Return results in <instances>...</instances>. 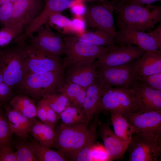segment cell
Here are the masks:
<instances>
[{
  "mask_svg": "<svg viewBox=\"0 0 161 161\" xmlns=\"http://www.w3.org/2000/svg\"><path fill=\"white\" fill-rule=\"evenodd\" d=\"M111 2L117 16L118 28H126L148 32L161 21L160 5L139 6L117 0Z\"/></svg>",
  "mask_w": 161,
  "mask_h": 161,
  "instance_id": "obj_1",
  "label": "cell"
},
{
  "mask_svg": "<svg viewBox=\"0 0 161 161\" xmlns=\"http://www.w3.org/2000/svg\"><path fill=\"white\" fill-rule=\"evenodd\" d=\"M89 127L86 123L67 124L61 123L55 128L53 145L67 161H75L78 154L95 129L97 118Z\"/></svg>",
  "mask_w": 161,
  "mask_h": 161,
  "instance_id": "obj_2",
  "label": "cell"
},
{
  "mask_svg": "<svg viewBox=\"0 0 161 161\" xmlns=\"http://www.w3.org/2000/svg\"><path fill=\"white\" fill-rule=\"evenodd\" d=\"M5 47L0 51V68L4 82L13 89L21 83L27 74L25 66V42Z\"/></svg>",
  "mask_w": 161,
  "mask_h": 161,
  "instance_id": "obj_3",
  "label": "cell"
},
{
  "mask_svg": "<svg viewBox=\"0 0 161 161\" xmlns=\"http://www.w3.org/2000/svg\"><path fill=\"white\" fill-rule=\"evenodd\" d=\"M64 69L42 73H28L17 88L35 98L58 93V89L64 82Z\"/></svg>",
  "mask_w": 161,
  "mask_h": 161,
  "instance_id": "obj_4",
  "label": "cell"
},
{
  "mask_svg": "<svg viewBox=\"0 0 161 161\" xmlns=\"http://www.w3.org/2000/svg\"><path fill=\"white\" fill-rule=\"evenodd\" d=\"M63 39L66 55L63 64L65 67L94 62L116 47L96 46L77 40L73 36L64 37Z\"/></svg>",
  "mask_w": 161,
  "mask_h": 161,
  "instance_id": "obj_5",
  "label": "cell"
},
{
  "mask_svg": "<svg viewBox=\"0 0 161 161\" xmlns=\"http://www.w3.org/2000/svg\"><path fill=\"white\" fill-rule=\"evenodd\" d=\"M101 111L121 114L123 115L136 112L131 89L123 87H102L99 112Z\"/></svg>",
  "mask_w": 161,
  "mask_h": 161,
  "instance_id": "obj_6",
  "label": "cell"
},
{
  "mask_svg": "<svg viewBox=\"0 0 161 161\" xmlns=\"http://www.w3.org/2000/svg\"><path fill=\"white\" fill-rule=\"evenodd\" d=\"M123 116L134 134L161 142V111L134 112Z\"/></svg>",
  "mask_w": 161,
  "mask_h": 161,
  "instance_id": "obj_7",
  "label": "cell"
},
{
  "mask_svg": "<svg viewBox=\"0 0 161 161\" xmlns=\"http://www.w3.org/2000/svg\"><path fill=\"white\" fill-rule=\"evenodd\" d=\"M114 12L111 2L92 5L87 8L84 19L89 27L103 31L115 39L117 31L114 24Z\"/></svg>",
  "mask_w": 161,
  "mask_h": 161,
  "instance_id": "obj_8",
  "label": "cell"
},
{
  "mask_svg": "<svg viewBox=\"0 0 161 161\" xmlns=\"http://www.w3.org/2000/svg\"><path fill=\"white\" fill-rule=\"evenodd\" d=\"M137 59L122 65L98 69L97 77L102 87L130 88L135 80L133 71Z\"/></svg>",
  "mask_w": 161,
  "mask_h": 161,
  "instance_id": "obj_9",
  "label": "cell"
},
{
  "mask_svg": "<svg viewBox=\"0 0 161 161\" xmlns=\"http://www.w3.org/2000/svg\"><path fill=\"white\" fill-rule=\"evenodd\" d=\"M25 63L27 73H42L65 69L59 56L43 52L29 44L27 46Z\"/></svg>",
  "mask_w": 161,
  "mask_h": 161,
  "instance_id": "obj_10",
  "label": "cell"
},
{
  "mask_svg": "<svg viewBox=\"0 0 161 161\" xmlns=\"http://www.w3.org/2000/svg\"><path fill=\"white\" fill-rule=\"evenodd\" d=\"M129 161H159L161 142L134 133L129 145Z\"/></svg>",
  "mask_w": 161,
  "mask_h": 161,
  "instance_id": "obj_11",
  "label": "cell"
},
{
  "mask_svg": "<svg viewBox=\"0 0 161 161\" xmlns=\"http://www.w3.org/2000/svg\"><path fill=\"white\" fill-rule=\"evenodd\" d=\"M30 37L29 45L40 50L60 56L64 53L65 44L63 37L55 33L47 22Z\"/></svg>",
  "mask_w": 161,
  "mask_h": 161,
  "instance_id": "obj_12",
  "label": "cell"
},
{
  "mask_svg": "<svg viewBox=\"0 0 161 161\" xmlns=\"http://www.w3.org/2000/svg\"><path fill=\"white\" fill-rule=\"evenodd\" d=\"M44 5L40 14L31 23L27 26L24 32L16 38L18 42L25 41L27 39L47 21L49 17L52 14L61 13L70 8L75 0H44Z\"/></svg>",
  "mask_w": 161,
  "mask_h": 161,
  "instance_id": "obj_13",
  "label": "cell"
},
{
  "mask_svg": "<svg viewBox=\"0 0 161 161\" xmlns=\"http://www.w3.org/2000/svg\"><path fill=\"white\" fill-rule=\"evenodd\" d=\"M145 52L131 45L117 46L98 59L95 64L98 69L122 65L139 58Z\"/></svg>",
  "mask_w": 161,
  "mask_h": 161,
  "instance_id": "obj_14",
  "label": "cell"
},
{
  "mask_svg": "<svg viewBox=\"0 0 161 161\" xmlns=\"http://www.w3.org/2000/svg\"><path fill=\"white\" fill-rule=\"evenodd\" d=\"M137 111H161V91L154 89L134 80L130 87Z\"/></svg>",
  "mask_w": 161,
  "mask_h": 161,
  "instance_id": "obj_15",
  "label": "cell"
},
{
  "mask_svg": "<svg viewBox=\"0 0 161 161\" xmlns=\"http://www.w3.org/2000/svg\"><path fill=\"white\" fill-rule=\"evenodd\" d=\"M114 41L119 46L131 45L145 51L161 53V51L154 39L145 32L126 28H119Z\"/></svg>",
  "mask_w": 161,
  "mask_h": 161,
  "instance_id": "obj_16",
  "label": "cell"
},
{
  "mask_svg": "<svg viewBox=\"0 0 161 161\" xmlns=\"http://www.w3.org/2000/svg\"><path fill=\"white\" fill-rule=\"evenodd\" d=\"M44 0H18L14 2L10 24L27 25L36 18L44 8Z\"/></svg>",
  "mask_w": 161,
  "mask_h": 161,
  "instance_id": "obj_17",
  "label": "cell"
},
{
  "mask_svg": "<svg viewBox=\"0 0 161 161\" xmlns=\"http://www.w3.org/2000/svg\"><path fill=\"white\" fill-rule=\"evenodd\" d=\"M99 131L110 161L120 159L127 150L130 142L119 138L107 123H98Z\"/></svg>",
  "mask_w": 161,
  "mask_h": 161,
  "instance_id": "obj_18",
  "label": "cell"
},
{
  "mask_svg": "<svg viewBox=\"0 0 161 161\" xmlns=\"http://www.w3.org/2000/svg\"><path fill=\"white\" fill-rule=\"evenodd\" d=\"M98 68L94 61L69 67L65 76V82L76 84L86 89L97 77Z\"/></svg>",
  "mask_w": 161,
  "mask_h": 161,
  "instance_id": "obj_19",
  "label": "cell"
},
{
  "mask_svg": "<svg viewBox=\"0 0 161 161\" xmlns=\"http://www.w3.org/2000/svg\"><path fill=\"white\" fill-rule=\"evenodd\" d=\"M161 72V53L145 51L137 59L134 67V80Z\"/></svg>",
  "mask_w": 161,
  "mask_h": 161,
  "instance_id": "obj_20",
  "label": "cell"
},
{
  "mask_svg": "<svg viewBox=\"0 0 161 161\" xmlns=\"http://www.w3.org/2000/svg\"><path fill=\"white\" fill-rule=\"evenodd\" d=\"M102 85L97 77L93 83L86 89L83 108L86 114V124L88 126L91 120L99 112Z\"/></svg>",
  "mask_w": 161,
  "mask_h": 161,
  "instance_id": "obj_21",
  "label": "cell"
},
{
  "mask_svg": "<svg viewBox=\"0 0 161 161\" xmlns=\"http://www.w3.org/2000/svg\"><path fill=\"white\" fill-rule=\"evenodd\" d=\"M10 126L17 136L24 140L28 136L30 129L36 119L29 118L13 109L9 104L3 106Z\"/></svg>",
  "mask_w": 161,
  "mask_h": 161,
  "instance_id": "obj_22",
  "label": "cell"
},
{
  "mask_svg": "<svg viewBox=\"0 0 161 161\" xmlns=\"http://www.w3.org/2000/svg\"><path fill=\"white\" fill-rule=\"evenodd\" d=\"M55 127L36 119L29 133L40 145L51 148L53 146L54 142Z\"/></svg>",
  "mask_w": 161,
  "mask_h": 161,
  "instance_id": "obj_23",
  "label": "cell"
},
{
  "mask_svg": "<svg viewBox=\"0 0 161 161\" xmlns=\"http://www.w3.org/2000/svg\"><path fill=\"white\" fill-rule=\"evenodd\" d=\"M77 40L96 46L113 47L117 45L114 39L106 32L100 30L94 31L85 32L73 36Z\"/></svg>",
  "mask_w": 161,
  "mask_h": 161,
  "instance_id": "obj_24",
  "label": "cell"
},
{
  "mask_svg": "<svg viewBox=\"0 0 161 161\" xmlns=\"http://www.w3.org/2000/svg\"><path fill=\"white\" fill-rule=\"evenodd\" d=\"M9 105L14 110L29 118L36 117V107L33 100L26 95L20 94L12 97Z\"/></svg>",
  "mask_w": 161,
  "mask_h": 161,
  "instance_id": "obj_25",
  "label": "cell"
},
{
  "mask_svg": "<svg viewBox=\"0 0 161 161\" xmlns=\"http://www.w3.org/2000/svg\"><path fill=\"white\" fill-rule=\"evenodd\" d=\"M115 134L122 140L130 142L134 133L133 127L122 114L110 113Z\"/></svg>",
  "mask_w": 161,
  "mask_h": 161,
  "instance_id": "obj_26",
  "label": "cell"
},
{
  "mask_svg": "<svg viewBox=\"0 0 161 161\" xmlns=\"http://www.w3.org/2000/svg\"><path fill=\"white\" fill-rule=\"evenodd\" d=\"M28 144L38 161H67L58 151L43 146L35 140Z\"/></svg>",
  "mask_w": 161,
  "mask_h": 161,
  "instance_id": "obj_27",
  "label": "cell"
},
{
  "mask_svg": "<svg viewBox=\"0 0 161 161\" xmlns=\"http://www.w3.org/2000/svg\"><path fill=\"white\" fill-rule=\"evenodd\" d=\"M62 123L67 124L86 123L87 117L83 108H78L70 105L60 114Z\"/></svg>",
  "mask_w": 161,
  "mask_h": 161,
  "instance_id": "obj_28",
  "label": "cell"
},
{
  "mask_svg": "<svg viewBox=\"0 0 161 161\" xmlns=\"http://www.w3.org/2000/svg\"><path fill=\"white\" fill-rule=\"evenodd\" d=\"M13 134L5 111L3 106H0V149L11 147Z\"/></svg>",
  "mask_w": 161,
  "mask_h": 161,
  "instance_id": "obj_29",
  "label": "cell"
},
{
  "mask_svg": "<svg viewBox=\"0 0 161 161\" xmlns=\"http://www.w3.org/2000/svg\"><path fill=\"white\" fill-rule=\"evenodd\" d=\"M51 27L63 33H74L72 20L61 14L55 13L49 17L47 22Z\"/></svg>",
  "mask_w": 161,
  "mask_h": 161,
  "instance_id": "obj_30",
  "label": "cell"
},
{
  "mask_svg": "<svg viewBox=\"0 0 161 161\" xmlns=\"http://www.w3.org/2000/svg\"><path fill=\"white\" fill-rule=\"evenodd\" d=\"M42 98L44 99L49 106L59 114L71 105L68 98L62 93L46 95Z\"/></svg>",
  "mask_w": 161,
  "mask_h": 161,
  "instance_id": "obj_31",
  "label": "cell"
},
{
  "mask_svg": "<svg viewBox=\"0 0 161 161\" xmlns=\"http://www.w3.org/2000/svg\"><path fill=\"white\" fill-rule=\"evenodd\" d=\"M24 27L20 24L4 25L0 30V49L6 47L22 32Z\"/></svg>",
  "mask_w": 161,
  "mask_h": 161,
  "instance_id": "obj_32",
  "label": "cell"
},
{
  "mask_svg": "<svg viewBox=\"0 0 161 161\" xmlns=\"http://www.w3.org/2000/svg\"><path fill=\"white\" fill-rule=\"evenodd\" d=\"M97 128L94 129L77 155L75 161H91L92 148L96 143Z\"/></svg>",
  "mask_w": 161,
  "mask_h": 161,
  "instance_id": "obj_33",
  "label": "cell"
},
{
  "mask_svg": "<svg viewBox=\"0 0 161 161\" xmlns=\"http://www.w3.org/2000/svg\"><path fill=\"white\" fill-rule=\"evenodd\" d=\"M15 146L17 150V161H38L28 144L20 142Z\"/></svg>",
  "mask_w": 161,
  "mask_h": 161,
  "instance_id": "obj_34",
  "label": "cell"
},
{
  "mask_svg": "<svg viewBox=\"0 0 161 161\" xmlns=\"http://www.w3.org/2000/svg\"><path fill=\"white\" fill-rule=\"evenodd\" d=\"M82 87L71 82H64L58 90V92L64 94L68 98L71 104L77 97Z\"/></svg>",
  "mask_w": 161,
  "mask_h": 161,
  "instance_id": "obj_35",
  "label": "cell"
},
{
  "mask_svg": "<svg viewBox=\"0 0 161 161\" xmlns=\"http://www.w3.org/2000/svg\"><path fill=\"white\" fill-rule=\"evenodd\" d=\"M136 80L147 87L161 91V72L151 75L141 79Z\"/></svg>",
  "mask_w": 161,
  "mask_h": 161,
  "instance_id": "obj_36",
  "label": "cell"
},
{
  "mask_svg": "<svg viewBox=\"0 0 161 161\" xmlns=\"http://www.w3.org/2000/svg\"><path fill=\"white\" fill-rule=\"evenodd\" d=\"M14 2L10 1L0 6V23L4 25L10 24L12 18Z\"/></svg>",
  "mask_w": 161,
  "mask_h": 161,
  "instance_id": "obj_37",
  "label": "cell"
},
{
  "mask_svg": "<svg viewBox=\"0 0 161 161\" xmlns=\"http://www.w3.org/2000/svg\"><path fill=\"white\" fill-rule=\"evenodd\" d=\"M91 158V161H110L104 146L96 143L92 148Z\"/></svg>",
  "mask_w": 161,
  "mask_h": 161,
  "instance_id": "obj_38",
  "label": "cell"
},
{
  "mask_svg": "<svg viewBox=\"0 0 161 161\" xmlns=\"http://www.w3.org/2000/svg\"><path fill=\"white\" fill-rule=\"evenodd\" d=\"M13 88L4 82L0 84V106L8 103L13 97Z\"/></svg>",
  "mask_w": 161,
  "mask_h": 161,
  "instance_id": "obj_39",
  "label": "cell"
},
{
  "mask_svg": "<svg viewBox=\"0 0 161 161\" xmlns=\"http://www.w3.org/2000/svg\"><path fill=\"white\" fill-rule=\"evenodd\" d=\"M0 161H17L16 151L14 152L11 147L0 149Z\"/></svg>",
  "mask_w": 161,
  "mask_h": 161,
  "instance_id": "obj_40",
  "label": "cell"
},
{
  "mask_svg": "<svg viewBox=\"0 0 161 161\" xmlns=\"http://www.w3.org/2000/svg\"><path fill=\"white\" fill-rule=\"evenodd\" d=\"M70 8L71 12L76 16L78 17L83 16L87 9L82 0H75Z\"/></svg>",
  "mask_w": 161,
  "mask_h": 161,
  "instance_id": "obj_41",
  "label": "cell"
},
{
  "mask_svg": "<svg viewBox=\"0 0 161 161\" xmlns=\"http://www.w3.org/2000/svg\"><path fill=\"white\" fill-rule=\"evenodd\" d=\"M72 21L74 33H77L79 35L85 32L86 23L84 19L81 17L76 16Z\"/></svg>",
  "mask_w": 161,
  "mask_h": 161,
  "instance_id": "obj_42",
  "label": "cell"
},
{
  "mask_svg": "<svg viewBox=\"0 0 161 161\" xmlns=\"http://www.w3.org/2000/svg\"><path fill=\"white\" fill-rule=\"evenodd\" d=\"M148 35L151 37L155 41L160 50L161 51V23L154 29L147 32Z\"/></svg>",
  "mask_w": 161,
  "mask_h": 161,
  "instance_id": "obj_43",
  "label": "cell"
},
{
  "mask_svg": "<svg viewBox=\"0 0 161 161\" xmlns=\"http://www.w3.org/2000/svg\"><path fill=\"white\" fill-rule=\"evenodd\" d=\"M124 3L139 6L151 4L152 3L161 0H117Z\"/></svg>",
  "mask_w": 161,
  "mask_h": 161,
  "instance_id": "obj_44",
  "label": "cell"
},
{
  "mask_svg": "<svg viewBox=\"0 0 161 161\" xmlns=\"http://www.w3.org/2000/svg\"><path fill=\"white\" fill-rule=\"evenodd\" d=\"M83 1H98L100 2L101 3H103L106 2L105 0H82Z\"/></svg>",
  "mask_w": 161,
  "mask_h": 161,
  "instance_id": "obj_45",
  "label": "cell"
},
{
  "mask_svg": "<svg viewBox=\"0 0 161 161\" xmlns=\"http://www.w3.org/2000/svg\"><path fill=\"white\" fill-rule=\"evenodd\" d=\"M4 82L2 73L0 68V84Z\"/></svg>",
  "mask_w": 161,
  "mask_h": 161,
  "instance_id": "obj_46",
  "label": "cell"
},
{
  "mask_svg": "<svg viewBox=\"0 0 161 161\" xmlns=\"http://www.w3.org/2000/svg\"><path fill=\"white\" fill-rule=\"evenodd\" d=\"M12 1L14 2H15V1H16L17 0H12Z\"/></svg>",
  "mask_w": 161,
  "mask_h": 161,
  "instance_id": "obj_47",
  "label": "cell"
}]
</instances>
